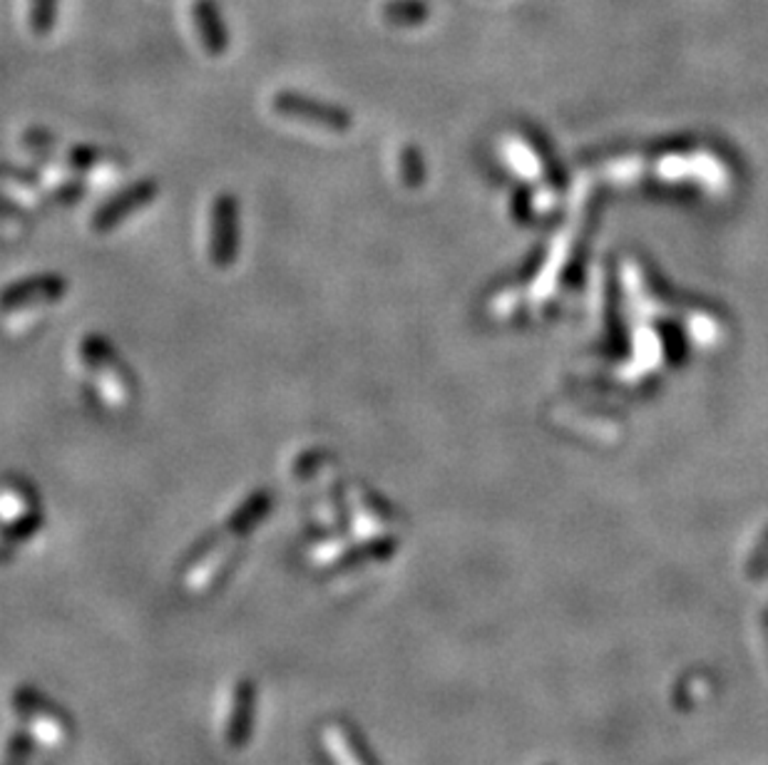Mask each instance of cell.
<instances>
[{"instance_id": "cell-1", "label": "cell", "mask_w": 768, "mask_h": 765, "mask_svg": "<svg viewBox=\"0 0 768 765\" xmlns=\"http://www.w3.org/2000/svg\"><path fill=\"white\" fill-rule=\"evenodd\" d=\"M81 361L93 375L97 391L110 405H127L135 395V381L122 358L103 336H85L81 343Z\"/></svg>"}, {"instance_id": "cell-2", "label": "cell", "mask_w": 768, "mask_h": 765, "mask_svg": "<svg viewBox=\"0 0 768 765\" xmlns=\"http://www.w3.org/2000/svg\"><path fill=\"white\" fill-rule=\"evenodd\" d=\"M271 109L284 119H291V123L323 129V132L331 135H346L353 127V117L349 109L323 103V99L309 97L303 93H294V89H281V93L274 95Z\"/></svg>"}, {"instance_id": "cell-3", "label": "cell", "mask_w": 768, "mask_h": 765, "mask_svg": "<svg viewBox=\"0 0 768 765\" xmlns=\"http://www.w3.org/2000/svg\"><path fill=\"white\" fill-rule=\"evenodd\" d=\"M67 294V278L61 274H38L23 281H15L0 294V308L11 316H41L45 306H51Z\"/></svg>"}, {"instance_id": "cell-4", "label": "cell", "mask_w": 768, "mask_h": 765, "mask_svg": "<svg viewBox=\"0 0 768 765\" xmlns=\"http://www.w3.org/2000/svg\"><path fill=\"white\" fill-rule=\"evenodd\" d=\"M206 252H210V262L216 268H230L239 254V204L232 194L214 196Z\"/></svg>"}, {"instance_id": "cell-5", "label": "cell", "mask_w": 768, "mask_h": 765, "mask_svg": "<svg viewBox=\"0 0 768 765\" xmlns=\"http://www.w3.org/2000/svg\"><path fill=\"white\" fill-rule=\"evenodd\" d=\"M160 194V184L154 179H140V182H132L130 187H125L122 192H117L110 202H105L90 219L93 232H113L115 226H120L125 219H130L132 214L142 212L145 206H150L154 202V196Z\"/></svg>"}, {"instance_id": "cell-6", "label": "cell", "mask_w": 768, "mask_h": 765, "mask_svg": "<svg viewBox=\"0 0 768 765\" xmlns=\"http://www.w3.org/2000/svg\"><path fill=\"white\" fill-rule=\"evenodd\" d=\"M65 167L71 169L75 177L85 179V182H103L110 184L113 179L125 172V159H120L105 149L77 145L65 155Z\"/></svg>"}, {"instance_id": "cell-7", "label": "cell", "mask_w": 768, "mask_h": 765, "mask_svg": "<svg viewBox=\"0 0 768 765\" xmlns=\"http://www.w3.org/2000/svg\"><path fill=\"white\" fill-rule=\"evenodd\" d=\"M192 18L194 28L200 33L202 47L210 55H224L230 47V33H226L224 20L220 8L214 6V0H194L192 3Z\"/></svg>"}, {"instance_id": "cell-8", "label": "cell", "mask_w": 768, "mask_h": 765, "mask_svg": "<svg viewBox=\"0 0 768 765\" xmlns=\"http://www.w3.org/2000/svg\"><path fill=\"white\" fill-rule=\"evenodd\" d=\"M0 184L8 187V189H13V192H21L25 199H31L33 204L51 202L47 182H43L41 177H35L31 169L0 164Z\"/></svg>"}, {"instance_id": "cell-9", "label": "cell", "mask_w": 768, "mask_h": 765, "mask_svg": "<svg viewBox=\"0 0 768 765\" xmlns=\"http://www.w3.org/2000/svg\"><path fill=\"white\" fill-rule=\"evenodd\" d=\"M423 15H426V8H423L420 0H393V3L383 8V18L391 25H413Z\"/></svg>"}, {"instance_id": "cell-10", "label": "cell", "mask_w": 768, "mask_h": 765, "mask_svg": "<svg viewBox=\"0 0 768 765\" xmlns=\"http://www.w3.org/2000/svg\"><path fill=\"white\" fill-rule=\"evenodd\" d=\"M57 0H31V30L35 35H47L55 25Z\"/></svg>"}, {"instance_id": "cell-11", "label": "cell", "mask_w": 768, "mask_h": 765, "mask_svg": "<svg viewBox=\"0 0 768 765\" xmlns=\"http://www.w3.org/2000/svg\"><path fill=\"white\" fill-rule=\"evenodd\" d=\"M329 745H331L333 753L346 755V758H341V765H361V761H356L359 758L356 743H353L351 733L346 729H341V725H333V729L329 731Z\"/></svg>"}, {"instance_id": "cell-12", "label": "cell", "mask_w": 768, "mask_h": 765, "mask_svg": "<svg viewBox=\"0 0 768 765\" xmlns=\"http://www.w3.org/2000/svg\"><path fill=\"white\" fill-rule=\"evenodd\" d=\"M331 460V455L329 453H323V450H309L307 455H301L297 465H294V475H299L301 480L303 477H309L311 472H319L323 465H327Z\"/></svg>"}, {"instance_id": "cell-13", "label": "cell", "mask_w": 768, "mask_h": 765, "mask_svg": "<svg viewBox=\"0 0 768 765\" xmlns=\"http://www.w3.org/2000/svg\"><path fill=\"white\" fill-rule=\"evenodd\" d=\"M0 216L15 226L31 224V212H28V206L21 202H13V199L8 196H0Z\"/></svg>"}, {"instance_id": "cell-14", "label": "cell", "mask_w": 768, "mask_h": 765, "mask_svg": "<svg viewBox=\"0 0 768 765\" xmlns=\"http://www.w3.org/2000/svg\"><path fill=\"white\" fill-rule=\"evenodd\" d=\"M413 169L418 172V157L410 152V149H406L403 152V179H406V184H418V179L413 177Z\"/></svg>"}]
</instances>
